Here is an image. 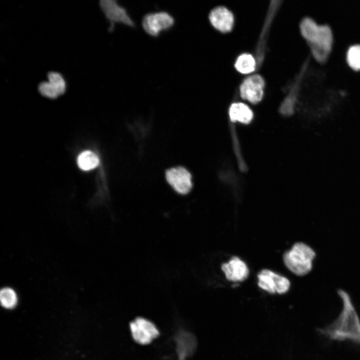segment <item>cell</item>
<instances>
[{
	"instance_id": "obj_3",
	"label": "cell",
	"mask_w": 360,
	"mask_h": 360,
	"mask_svg": "<svg viewBox=\"0 0 360 360\" xmlns=\"http://www.w3.org/2000/svg\"><path fill=\"white\" fill-rule=\"evenodd\" d=\"M316 256V252L312 247L304 242H298L284 254L283 260L291 272L298 276H304L312 270Z\"/></svg>"
},
{
	"instance_id": "obj_7",
	"label": "cell",
	"mask_w": 360,
	"mask_h": 360,
	"mask_svg": "<svg viewBox=\"0 0 360 360\" xmlns=\"http://www.w3.org/2000/svg\"><path fill=\"white\" fill-rule=\"evenodd\" d=\"M258 278V286L270 294H283L290 288V282L287 278L268 269L261 270Z\"/></svg>"
},
{
	"instance_id": "obj_17",
	"label": "cell",
	"mask_w": 360,
	"mask_h": 360,
	"mask_svg": "<svg viewBox=\"0 0 360 360\" xmlns=\"http://www.w3.org/2000/svg\"><path fill=\"white\" fill-rule=\"evenodd\" d=\"M346 59L348 66L354 71L360 70V44H357L348 47Z\"/></svg>"
},
{
	"instance_id": "obj_13",
	"label": "cell",
	"mask_w": 360,
	"mask_h": 360,
	"mask_svg": "<svg viewBox=\"0 0 360 360\" xmlns=\"http://www.w3.org/2000/svg\"><path fill=\"white\" fill-rule=\"evenodd\" d=\"M222 270L226 278L234 282L245 280L249 274L246 264L236 256L232 257L228 262L224 264Z\"/></svg>"
},
{
	"instance_id": "obj_11",
	"label": "cell",
	"mask_w": 360,
	"mask_h": 360,
	"mask_svg": "<svg viewBox=\"0 0 360 360\" xmlns=\"http://www.w3.org/2000/svg\"><path fill=\"white\" fill-rule=\"evenodd\" d=\"M208 19L214 28L223 33L230 32L234 23L232 12L224 6H216L212 9L209 13Z\"/></svg>"
},
{
	"instance_id": "obj_5",
	"label": "cell",
	"mask_w": 360,
	"mask_h": 360,
	"mask_svg": "<svg viewBox=\"0 0 360 360\" xmlns=\"http://www.w3.org/2000/svg\"><path fill=\"white\" fill-rule=\"evenodd\" d=\"M174 24V17L164 11L148 13L142 20L144 30L149 35L153 36H157L162 31L171 28Z\"/></svg>"
},
{
	"instance_id": "obj_19",
	"label": "cell",
	"mask_w": 360,
	"mask_h": 360,
	"mask_svg": "<svg viewBox=\"0 0 360 360\" xmlns=\"http://www.w3.org/2000/svg\"><path fill=\"white\" fill-rule=\"evenodd\" d=\"M295 100V98L292 96L287 98L280 108V112L285 116L291 115L294 112Z\"/></svg>"
},
{
	"instance_id": "obj_4",
	"label": "cell",
	"mask_w": 360,
	"mask_h": 360,
	"mask_svg": "<svg viewBox=\"0 0 360 360\" xmlns=\"http://www.w3.org/2000/svg\"><path fill=\"white\" fill-rule=\"evenodd\" d=\"M129 330L132 339L136 344L144 346L151 344L160 334L154 322L142 316L136 317L130 322Z\"/></svg>"
},
{
	"instance_id": "obj_6",
	"label": "cell",
	"mask_w": 360,
	"mask_h": 360,
	"mask_svg": "<svg viewBox=\"0 0 360 360\" xmlns=\"http://www.w3.org/2000/svg\"><path fill=\"white\" fill-rule=\"evenodd\" d=\"M264 80L258 74L247 76L240 86V95L242 99L253 104L259 102L264 94Z\"/></svg>"
},
{
	"instance_id": "obj_2",
	"label": "cell",
	"mask_w": 360,
	"mask_h": 360,
	"mask_svg": "<svg viewBox=\"0 0 360 360\" xmlns=\"http://www.w3.org/2000/svg\"><path fill=\"white\" fill-rule=\"evenodd\" d=\"M299 30L307 44L312 58L318 64L326 63L334 44V34L330 26L318 24L312 18L305 16L300 20Z\"/></svg>"
},
{
	"instance_id": "obj_18",
	"label": "cell",
	"mask_w": 360,
	"mask_h": 360,
	"mask_svg": "<svg viewBox=\"0 0 360 360\" xmlns=\"http://www.w3.org/2000/svg\"><path fill=\"white\" fill-rule=\"evenodd\" d=\"M0 301L5 308L12 309L18 304V298L16 291L10 287H4L0 291Z\"/></svg>"
},
{
	"instance_id": "obj_14",
	"label": "cell",
	"mask_w": 360,
	"mask_h": 360,
	"mask_svg": "<svg viewBox=\"0 0 360 360\" xmlns=\"http://www.w3.org/2000/svg\"><path fill=\"white\" fill-rule=\"evenodd\" d=\"M228 116L232 122L242 124H250L254 118L252 109L242 102H235L231 104L228 109Z\"/></svg>"
},
{
	"instance_id": "obj_8",
	"label": "cell",
	"mask_w": 360,
	"mask_h": 360,
	"mask_svg": "<svg viewBox=\"0 0 360 360\" xmlns=\"http://www.w3.org/2000/svg\"><path fill=\"white\" fill-rule=\"evenodd\" d=\"M178 360H187L195 352L197 347L196 336L187 330H179L174 336Z\"/></svg>"
},
{
	"instance_id": "obj_10",
	"label": "cell",
	"mask_w": 360,
	"mask_h": 360,
	"mask_svg": "<svg viewBox=\"0 0 360 360\" xmlns=\"http://www.w3.org/2000/svg\"><path fill=\"white\" fill-rule=\"evenodd\" d=\"M166 179L169 184L178 193L186 194L192 188V176L182 167L168 170L166 172Z\"/></svg>"
},
{
	"instance_id": "obj_9",
	"label": "cell",
	"mask_w": 360,
	"mask_h": 360,
	"mask_svg": "<svg viewBox=\"0 0 360 360\" xmlns=\"http://www.w3.org/2000/svg\"><path fill=\"white\" fill-rule=\"evenodd\" d=\"M100 6L105 16L110 22L111 26L114 22H120L131 27H134L135 24L126 9L120 6L114 0H102Z\"/></svg>"
},
{
	"instance_id": "obj_16",
	"label": "cell",
	"mask_w": 360,
	"mask_h": 360,
	"mask_svg": "<svg viewBox=\"0 0 360 360\" xmlns=\"http://www.w3.org/2000/svg\"><path fill=\"white\" fill-rule=\"evenodd\" d=\"M100 163L98 156L90 150L80 153L77 158V164L82 170L88 171L96 168Z\"/></svg>"
},
{
	"instance_id": "obj_12",
	"label": "cell",
	"mask_w": 360,
	"mask_h": 360,
	"mask_svg": "<svg viewBox=\"0 0 360 360\" xmlns=\"http://www.w3.org/2000/svg\"><path fill=\"white\" fill-rule=\"evenodd\" d=\"M48 82L40 84L38 90L44 96L54 98L62 94L66 90V82L63 77L58 72H51L48 74Z\"/></svg>"
},
{
	"instance_id": "obj_1",
	"label": "cell",
	"mask_w": 360,
	"mask_h": 360,
	"mask_svg": "<svg viewBox=\"0 0 360 360\" xmlns=\"http://www.w3.org/2000/svg\"><path fill=\"white\" fill-rule=\"evenodd\" d=\"M338 294L342 304L339 315L332 323L318 331L332 340H347L360 344V318L352 298L342 289L338 290Z\"/></svg>"
},
{
	"instance_id": "obj_15",
	"label": "cell",
	"mask_w": 360,
	"mask_h": 360,
	"mask_svg": "<svg viewBox=\"0 0 360 360\" xmlns=\"http://www.w3.org/2000/svg\"><path fill=\"white\" fill-rule=\"evenodd\" d=\"M234 68L238 72L242 74H250L256 70V60L251 54L243 53L236 58L234 63Z\"/></svg>"
}]
</instances>
